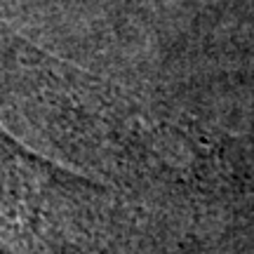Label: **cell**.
<instances>
[{
	"label": "cell",
	"mask_w": 254,
	"mask_h": 254,
	"mask_svg": "<svg viewBox=\"0 0 254 254\" xmlns=\"http://www.w3.org/2000/svg\"><path fill=\"white\" fill-rule=\"evenodd\" d=\"M111 193L21 146L0 127V254H80Z\"/></svg>",
	"instance_id": "obj_1"
}]
</instances>
